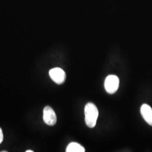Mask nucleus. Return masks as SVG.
I'll use <instances>...</instances> for the list:
<instances>
[{
    "mask_svg": "<svg viewBox=\"0 0 152 152\" xmlns=\"http://www.w3.org/2000/svg\"><path fill=\"white\" fill-rule=\"evenodd\" d=\"M85 122L89 128H94L96 125L99 111L96 106L92 103H87L85 107Z\"/></svg>",
    "mask_w": 152,
    "mask_h": 152,
    "instance_id": "obj_1",
    "label": "nucleus"
},
{
    "mask_svg": "<svg viewBox=\"0 0 152 152\" xmlns=\"http://www.w3.org/2000/svg\"><path fill=\"white\" fill-rule=\"evenodd\" d=\"M119 84L120 80L117 76L109 75L105 78L104 82L105 91L109 94H113L118 90Z\"/></svg>",
    "mask_w": 152,
    "mask_h": 152,
    "instance_id": "obj_2",
    "label": "nucleus"
},
{
    "mask_svg": "<svg viewBox=\"0 0 152 152\" xmlns=\"http://www.w3.org/2000/svg\"><path fill=\"white\" fill-rule=\"evenodd\" d=\"M49 76L56 83L60 85L65 82L66 75L65 72L60 68H55L49 71Z\"/></svg>",
    "mask_w": 152,
    "mask_h": 152,
    "instance_id": "obj_3",
    "label": "nucleus"
},
{
    "mask_svg": "<svg viewBox=\"0 0 152 152\" xmlns=\"http://www.w3.org/2000/svg\"><path fill=\"white\" fill-rule=\"evenodd\" d=\"M43 119L46 125L52 126L56 124L57 117L52 108L49 106L45 107L43 111Z\"/></svg>",
    "mask_w": 152,
    "mask_h": 152,
    "instance_id": "obj_4",
    "label": "nucleus"
},
{
    "mask_svg": "<svg viewBox=\"0 0 152 152\" xmlns=\"http://www.w3.org/2000/svg\"><path fill=\"white\" fill-rule=\"evenodd\" d=\"M140 113L144 120L148 125L152 126V108L148 104H144L141 105Z\"/></svg>",
    "mask_w": 152,
    "mask_h": 152,
    "instance_id": "obj_5",
    "label": "nucleus"
},
{
    "mask_svg": "<svg viewBox=\"0 0 152 152\" xmlns=\"http://www.w3.org/2000/svg\"><path fill=\"white\" fill-rule=\"evenodd\" d=\"M66 152H84L85 149L83 147L77 142H71L66 149Z\"/></svg>",
    "mask_w": 152,
    "mask_h": 152,
    "instance_id": "obj_6",
    "label": "nucleus"
},
{
    "mask_svg": "<svg viewBox=\"0 0 152 152\" xmlns=\"http://www.w3.org/2000/svg\"><path fill=\"white\" fill-rule=\"evenodd\" d=\"M4 139V135H3V132L2 129L0 128V144H1V142L3 141Z\"/></svg>",
    "mask_w": 152,
    "mask_h": 152,
    "instance_id": "obj_7",
    "label": "nucleus"
},
{
    "mask_svg": "<svg viewBox=\"0 0 152 152\" xmlns=\"http://www.w3.org/2000/svg\"><path fill=\"white\" fill-rule=\"evenodd\" d=\"M26 152H33V151H32V150H28V151H26Z\"/></svg>",
    "mask_w": 152,
    "mask_h": 152,
    "instance_id": "obj_8",
    "label": "nucleus"
}]
</instances>
